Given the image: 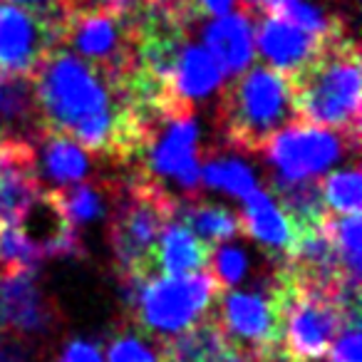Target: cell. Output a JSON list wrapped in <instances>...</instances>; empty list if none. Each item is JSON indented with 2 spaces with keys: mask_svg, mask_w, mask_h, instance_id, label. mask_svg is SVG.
I'll return each instance as SVG.
<instances>
[{
  "mask_svg": "<svg viewBox=\"0 0 362 362\" xmlns=\"http://www.w3.org/2000/svg\"><path fill=\"white\" fill-rule=\"evenodd\" d=\"M45 129L85 151L127 156L139 151L146 122L136 105H124L127 87L67 50H52L30 72Z\"/></svg>",
  "mask_w": 362,
  "mask_h": 362,
  "instance_id": "6da1fadb",
  "label": "cell"
},
{
  "mask_svg": "<svg viewBox=\"0 0 362 362\" xmlns=\"http://www.w3.org/2000/svg\"><path fill=\"white\" fill-rule=\"evenodd\" d=\"M291 80L293 107L315 127L357 136L360 132L362 70L360 52L350 37L332 33L317 55Z\"/></svg>",
  "mask_w": 362,
  "mask_h": 362,
  "instance_id": "7a4b0ae2",
  "label": "cell"
},
{
  "mask_svg": "<svg viewBox=\"0 0 362 362\" xmlns=\"http://www.w3.org/2000/svg\"><path fill=\"white\" fill-rule=\"evenodd\" d=\"M223 127L241 149L258 151L276 132L296 119L291 80L273 67H253L223 100Z\"/></svg>",
  "mask_w": 362,
  "mask_h": 362,
  "instance_id": "3957f363",
  "label": "cell"
},
{
  "mask_svg": "<svg viewBox=\"0 0 362 362\" xmlns=\"http://www.w3.org/2000/svg\"><path fill=\"white\" fill-rule=\"evenodd\" d=\"M281 335L278 345L291 362H320L342 330L347 317L360 308H345L337 298L308 288L283 271L281 276Z\"/></svg>",
  "mask_w": 362,
  "mask_h": 362,
  "instance_id": "277c9868",
  "label": "cell"
},
{
  "mask_svg": "<svg viewBox=\"0 0 362 362\" xmlns=\"http://www.w3.org/2000/svg\"><path fill=\"white\" fill-rule=\"evenodd\" d=\"M136 286L139 322L161 337H176L202 322V315L218 293L211 273L149 276Z\"/></svg>",
  "mask_w": 362,
  "mask_h": 362,
  "instance_id": "5b68a950",
  "label": "cell"
},
{
  "mask_svg": "<svg viewBox=\"0 0 362 362\" xmlns=\"http://www.w3.org/2000/svg\"><path fill=\"white\" fill-rule=\"evenodd\" d=\"M176 202L156 184L144 181L127 189L112 221V246L122 271L129 278L144 281L151 276V251L159 231L174 218Z\"/></svg>",
  "mask_w": 362,
  "mask_h": 362,
  "instance_id": "8992f818",
  "label": "cell"
},
{
  "mask_svg": "<svg viewBox=\"0 0 362 362\" xmlns=\"http://www.w3.org/2000/svg\"><path fill=\"white\" fill-rule=\"evenodd\" d=\"M233 352L258 362L276 352L281 335V283L266 291H228L214 317Z\"/></svg>",
  "mask_w": 362,
  "mask_h": 362,
  "instance_id": "52a82bcc",
  "label": "cell"
},
{
  "mask_svg": "<svg viewBox=\"0 0 362 362\" xmlns=\"http://www.w3.org/2000/svg\"><path fill=\"white\" fill-rule=\"evenodd\" d=\"M159 127L146 129L141 146L146 169L159 179H171L179 189L194 194L202 184L199 164V122L184 105L161 107Z\"/></svg>",
  "mask_w": 362,
  "mask_h": 362,
  "instance_id": "ba28073f",
  "label": "cell"
},
{
  "mask_svg": "<svg viewBox=\"0 0 362 362\" xmlns=\"http://www.w3.org/2000/svg\"><path fill=\"white\" fill-rule=\"evenodd\" d=\"M263 149L281 184H300L325 174L342 156L355 151L357 136L315 124H291L276 132Z\"/></svg>",
  "mask_w": 362,
  "mask_h": 362,
  "instance_id": "9c48e42d",
  "label": "cell"
},
{
  "mask_svg": "<svg viewBox=\"0 0 362 362\" xmlns=\"http://www.w3.org/2000/svg\"><path fill=\"white\" fill-rule=\"evenodd\" d=\"M55 37L57 28L45 16L0 3V75H30Z\"/></svg>",
  "mask_w": 362,
  "mask_h": 362,
  "instance_id": "30bf717a",
  "label": "cell"
},
{
  "mask_svg": "<svg viewBox=\"0 0 362 362\" xmlns=\"http://www.w3.org/2000/svg\"><path fill=\"white\" fill-rule=\"evenodd\" d=\"M52 322L55 313L37 288L35 271H0V330L40 335Z\"/></svg>",
  "mask_w": 362,
  "mask_h": 362,
  "instance_id": "8fae6325",
  "label": "cell"
},
{
  "mask_svg": "<svg viewBox=\"0 0 362 362\" xmlns=\"http://www.w3.org/2000/svg\"><path fill=\"white\" fill-rule=\"evenodd\" d=\"M258 50L276 72L293 77L308 65L322 47V37L278 16H266L258 25Z\"/></svg>",
  "mask_w": 362,
  "mask_h": 362,
  "instance_id": "7c38bea8",
  "label": "cell"
},
{
  "mask_svg": "<svg viewBox=\"0 0 362 362\" xmlns=\"http://www.w3.org/2000/svg\"><path fill=\"white\" fill-rule=\"evenodd\" d=\"M16 223L42 258L65 256V253H72L80 248L77 246L75 228L70 226V221L62 214L52 192L37 194L25 206V211L18 216Z\"/></svg>",
  "mask_w": 362,
  "mask_h": 362,
  "instance_id": "4fadbf2b",
  "label": "cell"
},
{
  "mask_svg": "<svg viewBox=\"0 0 362 362\" xmlns=\"http://www.w3.org/2000/svg\"><path fill=\"white\" fill-rule=\"evenodd\" d=\"M253 23L248 13L216 16L204 28V47L223 75L233 77L253 62Z\"/></svg>",
  "mask_w": 362,
  "mask_h": 362,
  "instance_id": "5bb4252c",
  "label": "cell"
},
{
  "mask_svg": "<svg viewBox=\"0 0 362 362\" xmlns=\"http://www.w3.org/2000/svg\"><path fill=\"white\" fill-rule=\"evenodd\" d=\"M211 246L202 241L187 223L169 218L159 231L151 251V271H161V276H187L199 273L209 263Z\"/></svg>",
  "mask_w": 362,
  "mask_h": 362,
  "instance_id": "9a60e30c",
  "label": "cell"
},
{
  "mask_svg": "<svg viewBox=\"0 0 362 362\" xmlns=\"http://www.w3.org/2000/svg\"><path fill=\"white\" fill-rule=\"evenodd\" d=\"M221 82L223 72L206 52V47L194 42H184L179 47L169 75V95L174 97V102L189 105L194 100H204L214 95Z\"/></svg>",
  "mask_w": 362,
  "mask_h": 362,
  "instance_id": "2e32d148",
  "label": "cell"
},
{
  "mask_svg": "<svg viewBox=\"0 0 362 362\" xmlns=\"http://www.w3.org/2000/svg\"><path fill=\"white\" fill-rule=\"evenodd\" d=\"M238 221H241L243 231L263 246L281 253L293 251L296 228L281 204L263 189H256L243 199V214Z\"/></svg>",
  "mask_w": 362,
  "mask_h": 362,
  "instance_id": "e0dca14e",
  "label": "cell"
},
{
  "mask_svg": "<svg viewBox=\"0 0 362 362\" xmlns=\"http://www.w3.org/2000/svg\"><path fill=\"white\" fill-rule=\"evenodd\" d=\"M233 357L236 352L214 320L197 322L187 332L176 335L164 352L166 362H231Z\"/></svg>",
  "mask_w": 362,
  "mask_h": 362,
  "instance_id": "ac0fdd59",
  "label": "cell"
},
{
  "mask_svg": "<svg viewBox=\"0 0 362 362\" xmlns=\"http://www.w3.org/2000/svg\"><path fill=\"white\" fill-rule=\"evenodd\" d=\"M40 171L57 187H72L90 171V156L80 144L62 134L47 132L40 144Z\"/></svg>",
  "mask_w": 362,
  "mask_h": 362,
  "instance_id": "d6986e66",
  "label": "cell"
},
{
  "mask_svg": "<svg viewBox=\"0 0 362 362\" xmlns=\"http://www.w3.org/2000/svg\"><path fill=\"white\" fill-rule=\"evenodd\" d=\"M179 211H184V221L206 246H218V243L228 241L238 233L241 221L233 211L223 206H211V204H199V206H179Z\"/></svg>",
  "mask_w": 362,
  "mask_h": 362,
  "instance_id": "ffe728a7",
  "label": "cell"
},
{
  "mask_svg": "<svg viewBox=\"0 0 362 362\" xmlns=\"http://www.w3.org/2000/svg\"><path fill=\"white\" fill-rule=\"evenodd\" d=\"M202 181L204 187L241 199H246L248 194L258 189V181L253 176L251 166L243 164L241 159H233V156H216V159L206 161L202 166Z\"/></svg>",
  "mask_w": 362,
  "mask_h": 362,
  "instance_id": "44dd1931",
  "label": "cell"
},
{
  "mask_svg": "<svg viewBox=\"0 0 362 362\" xmlns=\"http://www.w3.org/2000/svg\"><path fill=\"white\" fill-rule=\"evenodd\" d=\"M52 194L72 228L95 223L107 211V197L100 187H92V184H72V187L55 189Z\"/></svg>",
  "mask_w": 362,
  "mask_h": 362,
  "instance_id": "7402d4cb",
  "label": "cell"
},
{
  "mask_svg": "<svg viewBox=\"0 0 362 362\" xmlns=\"http://www.w3.org/2000/svg\"><path fill=\"white\" fill-rule=\"evenodd\" d=\"M327 236H330L332 246H335L340 263L345 268L347 278L360 286V273H362V228H360V214H350V216L340 218H325Z\"/></svg>",
  "mask_w": 362,
  "mask_h": 362,
  "instance_id": "603a6c76",
  "label": "cell"
},
{
  "mask_svg": "<svg viewBox=\"0 0 362 362\" xmlns=\"http://www.w3.org/2000/svg\"><path fill=\"white\" fill-rule=\"evenodd\" d=\"M320 199L322 206L330 211L340 214V216H350V214H360L362 206V179L357 166H347L335 174H330L320 184Z\"/></svg>",
  "mask_w": 362,
  "mask_h": 362,
  "instance_id": "cb8c5ba5",
  "label": "cell"
},
{
  "mask_svg": "<svg viewBox=\"0 0 362 362\" xmlns=\"http://www.w3.org/2000/svg\"><path fill=\"white\" fill-rule=\"evenodd\" d=\"M105 362H164V352L139 332H119L107 345Z\"/></svg>",
  "mask_w": 362,
  "mask_h": 362,
  "instance_id": "d4e9b609",
  "label": "cell"
},
{
  "mask_svg": "<svg viewBox=\"0 0 362 362\" xmlns=\"http://www.w3.org/2000/svg\"><path fill=\"white\" fill-rule=\"evenodd\" d=\"M248 273V256L236 246H223L218 243L214 253V281L218 286L233 288L246 278Z\"/></svg>",
  "mask_w": 362,
  "mask_h": 362,
  "instance_id": "484cf974",
  "label": "cell"
},
{
  "mask_svg": "<svg viewBox=\"0 0 362 362\" xmlns=\"http://www.w3.org/2000/svg\"><path fill=\"white\" fill-rule=\"evenodd\" d=\"M325 362H362V332H360V315L347 317L342 330L327 347Z\"/></svg>",
  "mask_w": 362,
  "mask_h": 362,
  "instance_id": "4316f807",
  "label": "cell"
},
{
  "mask_svg": "<svg viewBox=\"0 0 362 362\" xmlns=\"http://www.w3.org/2000/svg\"><path fill=\"white\" fill-rule=\"evenodd\" d=\"M57 362H105L102 350L90 340H70L62 347Z\"/></svg>",
  "mask_w": 362,
  "mask_h": 362,
  "instance_id": "83f0119b",
  "label": "cell"
},
{
  "mask_svg": "<svg viewBox=\"0 0 362 362\" xmlns=\"http://www.w3.org/2000/svg\"><path fill=\"white\" fill-rule=\"evenodd\" d=\"M194 6L204 13H211V16H226L236 6V0H194Z\"/></svg>",
  "mask_w": 362,
  "mask_h": 362,
  "instance_id": "f1b7e54d",
  "label": "cell"
},
{
  "mask_svg": "<svg viewBox=\"0 0 362 362\" xmlns=\"http://www.w3.org/2000/svg\"><path fill=\"white\" fill-rule=\"evenodd\" d=\"M8 3H13V6H30L33 13H40V16H45V8L55 6V0H8Z\"/></svg>",
  "mask_w": 362,
  "mask_h": 362,
  "instance_id": "f546056e",
  "label": "cell"
},
{
  "mask_svg": "<svg viewBox=\"0 0 362 362\" xmlns=\"http://www.w3.org/2000/svg\"><path fill=\"white\" fill-rule=\"evenodd\" d=\"M231 362H251V360H246V357H243V355H238V352H236V357H233Z\"/></svg>",
  "mask_w": 362,
  "mask_h": 362,
  "instance_id": "4dcf8cb0",
  "label": "cell"
}]
</instances>
